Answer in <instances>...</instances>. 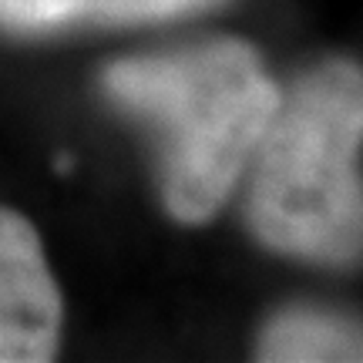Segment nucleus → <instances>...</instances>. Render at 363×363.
<instances>
[{
	"instance_id": "1",
	"label": "nucleus",
	"mask_w": 363,
	"mask_h": 363,
	"mask_svg": "<svg viewBox=\"0 0 363 363\" xmlns=\"http://www.w3.org/2000/svg\"><path fill=\"white\" fill-rule=\"evenodd\" d=\"M108 98L162 135V202L185 225H202L242 179L279 88L259 51L239 38L125 57L104 67Z\"/></svg>"
},
{
	"instance_id": "2",
	"label": "nucleus",
	"mask_w": 363,
	"mask_h": 363,
	"mask_svg": "<svg viewBox=\"0 0 363 363\" xmlns=\"http://www.w3.org/2000/svg\"><path fill=\"white\" fill-rule=\"evenodd\" d=\"M363 67L330 57L279 98L249 158L246 219L262 246L320 266L363 262Z\"/></svg>"
},
{
	"instance_id": "3",
	"label": "nucleus",
	"mask_w": 363,
	"mask_h": 363,
	"mask_svg": "<svg viewBox=\"0 0 363 363\" xmlns=\"http://www.w3.org/2000/svg\"><path fill=\"white\" fill-rule=\"evenodd\" d=\"M65 299L40 235L0 206V363H48L61 347Z\"/></svg>"
},
{
	"instance_id": "4",
	"label": "nucleus",
	"mask_w": 363,
	"mask_h": 363,
	"mask_svg": "<svg viewBox=\"0 0 363 363\" xmlns=\"http://www.w3.org/2000/svg\"><path fill=\"white\" fill-rule=\"evenodd\" d=\"M222 0H0V30L54 34L71 27H128L175 21Z\"/></svg>"
},
{
	"instance_id": "5",
	"label": "nucleus",
	"mask_w": 363,
	"mask_h": 363,
	"mask_svg": "<svg viewBox=\"0 0 363 363\" xmlns=\"http://www.w3.org/2000/svg\"><path fill=\"white\" fill-rule=\"evenodd\" d=\"M259 360L272 363H326L363 360V326L323 310H286L259 337Z\"/></svg>"
}]
</instances>
